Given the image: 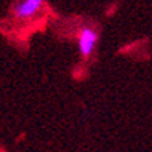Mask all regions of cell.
<instances>
[{"instance_id":"1","label":"cell","mask_w":152,"mask_h":152,"mask_svg":"<svg viewBox=\"0 0 152 152\" xmlns=\"http://www.w3.org/2000/svg\"><path fill=\"white\" fill-rule=\"evenodd\" d=\"M98 41V34L91 28H84L78 38V48L83 56H89Z\"/></svg>"},{"instance_id":"2","label":"cell","mask_w":152,"mask_h":152,"mask_svg":"<svg viewBox=\"0 0 152 152\" xmlns=\"http://www.w3.org/2000/svg\"><path fill=\"white\" fill-rule=\"evenodd\" d=\"M43 1H45V0H24V1H21L20 4L15 6L14 14H15L18 18H28V17H32L34 14L42 7Z\"/></svg>"}]
</instances>
